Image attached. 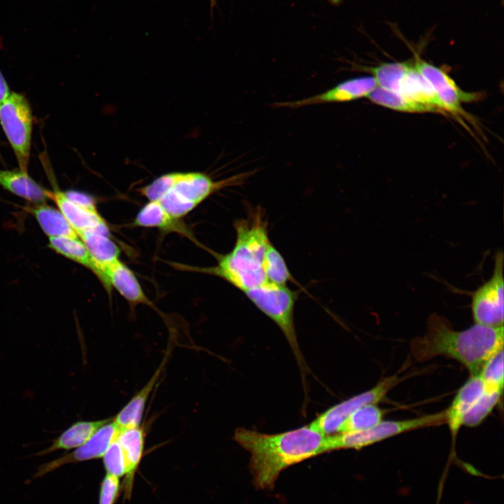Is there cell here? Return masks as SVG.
<instances>
[{
    "mask_svg": "<svg viewBox=\"0 0 504 504\" xmlns=\"http://www.w3.org/2000/svg\"><path fill=\"white\" fill-rule=\"evenodd\" d=\"M233 439L250 453L249 469L260 489H272L288 467L327 453L326 435L309 424L274 434L239 427Z\"/></svg>",
    "mask_w": 504,
    "mask_h": 504,
    "instance_id": "cell-1",
    "label": "cell"
},
{
    "mask_svg": "<svg viewBox=\"0 0 504 504\" xmlns=\"http://www.w3.org/2000/svg\"><path fill=\"white\" fill-rule=\"evenodd\" d=\"M503 326L490 327L475 323L471 327L456 330L447 319L431 314L422 336L410 342V351L419 362L443 356L464 365L471 376L479 374L487 360L503 349Z\"/></svg>",
    "mask_w": 504,
    "mask_h": 504,
    "instance_id": "cell-2",
    "label": "cell"
},
{
    "mask_svg": "<svg viewBox=\"0 0 504 504\" xmlns=\"http://www.w3.org/2000/svg\"><path fill=\"white\" fill-rule=\"evenodd\" d=\"M236 241L228 253L218 255L217 264L195 271L218 276L243 293L267 283L263 260L268 245V227L262 214L256 211L234 223Z\"/></svg>",
    "mask_w": 504,
    "mask_h": 504,
    "instance_id": "cell-3",
    "label": "cell"
},
{
    "mask_svg": "<svg viewBox=\"0 0 504 504\" xmlns=\"http://www.w3.org/2000/svg\"><path fill=\"white\" fill-rule=\"evenodd\" d=\"M244 293L282 331L302 373L304 374L307 371V365L298 344L294 324V307L298 298V292L290 290L286 286L267 282Z\"/></svg>",
    "mask_w": 504,
    "mask_h": 504,
    "instance_id": "cell-4",
    "label": "cell"
},
{
    "mask_svg": "<svg viewBox=\"0 0 504 504\" xmlns=\"http://www.w3.org/2000/svg\"><path fill=\"white\" fill-rule=\"evenodd\" d=\"M445 421V410L410 419L382 421L369 429L326 435V451L360 449L405 432L440 425Z\"/></svg>",
    "mask_w": 504,
    "mask_h": 504,
    "instance_id": "cell-5",
    "label": "cell"
},
{
    "mask_svg": "<svg viewBox=\"0 0 504 504\" xmlns=\"http://www.w3.org/2000/svg\"><path fill=\"white\" fill-rule=\"evenodd\" d=\"M0 125L14 152L19 169L27 172L33 115L29 102L23 94L10 92L0 102Z\"/></svg>",
    "mask_w": 504,
    "mask_h": 504,
    "instance_id": "cell-6",
    "label": "cell"
},
{
    "mask_svg": "<svg viewBox=\"0 0 504 504\" xmlns=\"http://www.w3.org/2000/svg\"><path fill=\"white\" fill-rule=\"evenodd\" d=\"M503 253L494 257L491 276L475 290L471 298V311L475 323L499 327L504 319Z\"/></svg>",
    "mask_w": 504,
    "mask_h": 504,
    "instance_id": "cell-7",
    "label": "cell"
},
{
    "mask_svg": "<svg viewBox=\"0 0 504 504\" xmlns=\"http://www.w3.org/2000/svg\"><path fill=\"white\" fill-rule=\"evenodd\" d=\"M400 381L397 375L387 377L372 388L336 404L317 416L309 426L324 435L337 433L345 419L356 409L382 400Z\"/></svg>",
    "mask_w": 504,
    "mask_h": 504,
    "instance_id": "cell-8",
    "label": "cell"
},
{
    "mask_svg": "<svg viewBox=\"0 0 504 504\" xmlns=\"http://www.w3.org/2000/svg\"><path fill=\"white\" fill-rule=\"evenodd\" d=\"M413 63L431 85L445 111L454 114L463 113V103L475 101L480 97L477 93L463 91L448 73L422 59L416 54Z\"/></svg>",
    "mask_w": 504,
    "mask_h": 504,
    "instance_id": "cell-9",
    "label": "cell"
},
{
    "mask_svg": "<svg viewBox=\"0 0 504 504\" xmlns=\"http://www.w3.org/2000/svg\"><path fill=\"white\" fill-rule=\"evenodd\" d=\"M373 76H361L344 80L320 93L302 99L276 102V107L298 108L310 105L343 103L366 97L376 87Z\"/></svg>",
    "mask_w": 504,
    "mask_h": 504,
    "instance_id": "cell-10",
    "label": "cell"
},
{
    "mask_svg": "<svg viewBox=\"0 0 504 504\" xmlns=\"http://www.w3.org/2000/svg\"><path fill=\"white\" fill-rule=\"evenodd\" d=\"M118 427L111 419L100 427L84 444L72 452L41 465L35 476L40 477L70 463L102 458L110 444L115 440Z\"/></svg>",
    "mask_w": 504,
    "mask_h": 504,
    "instance_id": "cell-11",
    "label": "cell"
},
{
    "mask_svg": "<svg viewBox=\"0 0 504 504\" xmlns=\"http://www.w3.org/2000/svg\"><path fill=\"white\" fill-rule=\"evenodd\" d=\"M100 281L108 292L115 288L132 305H153L134 272L119 258L102 268Z\"/></svg>",
    "mask_w": 504,
    "mask_h": 504,
    "instance_id": "cell-12",
    "label": "cell"
},
{
    "mask_svg": "<svg viewBox=\"0 0 504 504\" xmlns=\"http://www.w3.org/2000/svg\"><path fill=\"white\" fill-rule=\"evenodd\" d=\"M145 433L141 426L120 429L116 436L125 463L123 482L125 498L130 499L132 492L134 475L141 463L145 445Z\"/></svg>",
    "mask_w": 504,
    "mask_h": 504,
    "instance_id": "cell-13",
    "label": "cell"
},
{
    "mask_svg": "<svg viewBox=\"0 0 504 504\" xmlns=\"http://www.w3.org/2000/svg\"><path fill=\"white\" fill-rule=\"evenodd\" d=\"M52 187V200L77 234L92 230H108L106 221L97 210H90L75 204L66 197L64 191L60 190L55 183H53Z\"/></svg>",
    "mask_w": 504,
    "mask_h": 504,
    "instance_id": "cell-14",
    "label": "cell"
},
{
    "mask_svg": "<svg viewBox=\"0 0 504 504\" xmlns=\"http://www.w3.org/2000/svg\"><path fill=\"white\" fill-rule=\"evenodd\" d=\"M484 386L477 376H471L460 388L449 407L445 410L446 422L451 435L452 442L455 443L456 436L465 415L482 394Z\"/></svg>",
    "mask_w": 504,
    "mask_h": 504,
    "instance_id": "cell-15",
    "label": "cell"
},
{
    "mask_svg": "<svg viewBox=\"0 0 504 504\" xmlns=\"http://www.w3.org/2000/svg\"><path fill=\"white\" fill-rule=\"evenodd\" d=\"M0 186L33 204L52 200V191L45 188L34 180L27 172L18 169H0Z\"/></svg>",
    "mask_w": 504,
    "mask_h": 504,
    "instance_id": "cell-16",
    "label": "cell"
},
{
    "mask_svg": "<svg viewBox=\"0 0 504 504\" xmlns=\"http://www.w3.org/2000/svg\"><path fill=\"white\" fill-rule=\"evenodd\" d=\"M168 356L167 354L145 386L113 417L119 430L141 426L146 404L163 370Z\"/></svg>",
    "mask_w": 504,
    "mask_h": 504,
    "instance_id": "cell-17",
    "label": "cell"
},
{
    "mask_svg": "<svg viewBox=\"0 0 504 504\" xmlns=\"http://www.w3.org/2000/svg\"><path fill=\"white\" fill-rule=\"evenodd\" d=\"M78 236L92 257L96 267L95 276L100 280L102 268L119 258V248L109 237L108 230H87L78 233Z\"/></svg>",
    "mask_w": 504,
    "mask_h": 504,
    "instance_id": "cell-18",
    "label": "cell"
},
{
    "mask_svg": "<svg viewBox=\"0 0 504 504\" xmlns=\"http://www.w3.org/2000/svg\"><path fill=\"white\" fill-rule=\"evenodd\" d=\"M111 418L96 421H78L55 438L48 447L36 455L43 456L57 450L76 449L90 440L94 433Z\"/></svg>",
    "mask_w": 504,
    "mask_h": 504,
    "instance_id": "cell-19",
    "label": "cell"
},
{
    "mask_svg": "<svg viewBox=\"0 0 504 504\" xmlns=\"http://www.w3.org/2000/svg\"><path fill=\"white\" fill-rule=\"evenodd\" d=\"M396 92L418 102L432 106L440 111H445L434 90L416 69L413 62L410 63L403 76Z\"/></svg>",
    "mask_w": 504,
    "mask_h": 504,
    "instance_id": "cell-20",
    "label": "cell"
},
{
    "mask_svg": "<svg viewBox=\"0 0 504 504\" xmlns=\"http://www.w3.org/2000/svg\"><path fill=\"white\" fill-rule=\"evenodd\" d=\"M29 212L48 238L78 236L60 211L46 202L34 204L29 208Z\"/></svg>",
    "mask_w": 504,
    "mask_h": 504,
    "instance_id": "cell-21",
    "label": "cell"
},
{
    "mask_svg": "<svg viewBox=\"0 0 504 504\" xmlns=\"http://www.w3.org/2000/svg\"><path fill=\"white\" fill-rule=\"evenodd\" d=\"M178 219L173 218L158 201H148L136 216L134 225L139 227H158L167 231L189 235Z\"/></svg>",
    "mask_w": 504,
    "mask_h": 504,
    "instance_id": "cell-22",
    "label": "cell"
},
{
    "mask_svg": "<svg viewBox=\"0 0 504 504\" xmlns=\"http://www.w3.org/2000/svg\"><path fill=\"white\" fill-rule=\"evenodd\" d=\"M372 102L382 106L405 113H435L436 108L418 102L400 93L377 86L367 97Z\"/></svg>",
    "mask_w": 504,
    "mask_h": 504,
    "instance_id": "cell-23",
    "label": "cell"
},
{
    "mask_svg": "<svg viewBox=\"0 0 504 504\" xmlns=\"http://www.w3.org/2000/svg\"><path fill=\"white\" fill-rule=\"evenodd\" d=\"M48 246L57 253L89 269L95 274L94 262L78 236L50 237Z\"/></svg>",
    "mask_w": 504,
    "mask_h": 504,
    "instance_id": "cell-24",
    "label": "cell"
},
{
    "mask_svg": "<svg viewBox=\"0 0 504 504\" xmlns=\"http://www.w3.org/2000/svg\"><path fill=\"white\" fill-rule=\"evenodd\" d=\"M410 62H383L376 66H360L359 69L370 72L375 79L377 86L398 92Z\"/></svg>",
    "mask_w": 504,
    "mask_h": 504,
    "instance_id": "cell-25",
    "label": "cell"
},
{
    "mask_svg": "<svg viewBox=\"0 0 504 504\" xmlns=\"http://www.w3.org/2000/svg\"><path fill=\"white\" fill-rule=\"evenodd\" d=\"M383 411L376 404H368L354 410L343 422L338 433L360 431L371 428L381 421Z\"/></svg>",
    "mask_w": 504,
    "mask_h": 504,
    "instance_id": "cell-26",
    "label": "cell"
},
{
    "mask_svg": "<svg viewBox=\"0 0 504 504\" xmlns=\"http://www.w3.org/2000/svg\"><path fill=\"white\" fill-rule=\"evenodd\" d=\"M263 271L269 283L286 286L288 282L294 281L283 256L272 243L265 254Z\"/></svg>",
    "mask_w": 504,
    "mask_h": 504,
    "instance_id": "cell-27",
    "label": "cell"
},
{
    "mask_svg": "<svg viewBox=\"0 0 504 504\" xmlns=\"http://www.w3.org/2000/svg\"><path fill=\"white\" fill-rule=\"evenodd\" d=\"M503 349H501L487 360L479 374L484 391L503 392Z\"/></svg>",
    "mask_w": 504,
    "mask_h": 504,
    "instance_id": "cell-28",
    "label": "cell"
},
{
    "mask_svg": "<svg viewBox=\"0 0 504 504\" xmlns=\"http://www.w3.org/2000/svg\"><path fill=\"white\" fill-rule=\"evenodd\" d=\"M502 392H485L477 399L465 415L463 425L468 427L478 426L493 410Z\"/></svg>",
    "mask_w": 504,
    "mask_h": 504,
    "instance_id": "cell-29",
    "label": "cell"
},
{
    "mask_svg": "<svg viewBox=\"0 0 504 504\" xmlns=\"http://www.w3.org/2000/svg\"><path fill=\"white\" fill-rule=\"evenodd\" d=\"M106 473L120 477L125 475V463L121 448L115 440L102 456Z\"/></svg>",
    "mask_w": 504,
    "mask_h": 504,
    "instance_id": "cell-30",
    "label": "cell"
},
{
    "mask_svg": "<svg viewBox=\"0 0 504 504\" xmlns=\"http://www.w3.org/2000/svg\"><path fill=\"white\" fill-rule=\"evenodd\" d=\"M120 488L119 477L106 473L101 483L99 504H114Z\"/></svg>",
    "mask_w": 504,
    "mask_h": 504,
    "instance_id": "cell-31",
    "label": "cell"
},
{
    "mask_svg": "<svg viewBox=\"0 0 504 504\" xmlns=\"http://www.w3.org/2000/svg\"><path fill=\"white\" fill-rule=\"evenodd\" d=\"M66 197L75 204L90 209L97 210L94 199L90 195L77 190L64 191Z\"/></svg>",
    "mask_w": 504,
    "mask_h": 504,
    "instance_id": "cell-32",
    "label": "cell"
},
{
    "mask_svg": "<svg viewBox=\"0 0 504 504\" xmlns=\"http://www.w3.org/2000/svg\"><path fill=\"white\" fill-rule=\"evenodd\" d=\"M10 92L8 83L0 70V102L7 97Z\"/></svg>",
    "mask_w": 504,
    "mask_h": 504,
    "instance_id": "cell-33",
    "label": "cell"
},
{
    "mask_svg": "<svg viewBox=\"0 0 504 504\" xmlns=\"http://www.w3.org/2000/svg\"><path fill=\"white\" fill-rule=\"evenodd\" d=\"M329 1H330L333 4H337L340 3L342 0H329Z\"/></svg>",
    "mask_w": 504,
    "mask_h": 504,
    "instance_id": "cell-34",
    "label": "cell"
}]
</instances>
